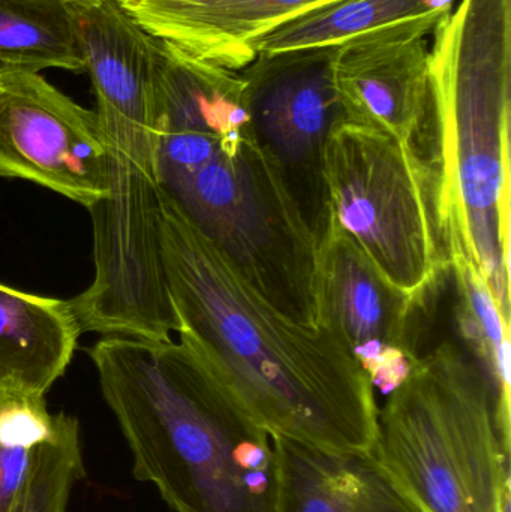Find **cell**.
Here are the masks:
<instances>
[{
	"label": "cell",
	"instance_id": "cell-1",
	"mask_svg": "<svg viewBox=\"0 0 511 512\" xmlns=\"http://www.w3.org/2000/svg\"><path fill=\"white\" fill-rule=\"evenodd\" d=\"M161 245L179 340L257 426L272 438L372 454L374 384L329 331L264 300L165 192Z\"/></svg>",
	"mask_w": 511,
	"mask_h": 512
},
{
	"label": "cell",
	"instance_id": "cell-2",
	"mask_svg": "<svg viewBox=\"0 0 511 512\" xmlns=\"http://www.w3.org/2000/svg\"><path fill=\"white\" fill-rule=\"evenodd\" d=\"M138 481L174 512H276L273 439L182 340L104 336L90 348Z\"/></svg>",
	"mask_w": 511,
	"mask_h": 512
},
{
	"label": "cell",
	"instance_id": "cell-3",
	"mask_svg": "<svg viewBox=\"0 0 511 512\" xmlns=\"http://www.w3.org/2000/svg\"><path fill=\"white\" fill-rule=\"evenodd\" d=\"M431 36L426 138L441 246L476 264L510 321L511 0H462Z\"/></svg>",
	"mask_w": 511,
	"mask_h": 512
},
{
	"label": "cell",
	"instance_id": "cell-4",
	"mask_svg": "<svg viewBox=\"0 0 511 512\" xmlns=\"http://www.w3.org/2000/svg\"><path fill=\"white\" fill-rule=\"evenodd\" d=\"M372 454L420 512H510V417L449 340L390 391Z\"/></svg>",
	"mask_w": 511,
	"mask_h": 512
},
{
	"label": "cell",
	"instance_id": "cell-5",
	"mask_svg": "<svg viewBox=\"0 0 511 512\" xmlns=\"http://www.w3.org/2000/svg\"><path fill=\"white\" fill-rule=\"evenodd\" d=\"M323 174L329 218L396 288L435 301L450 264L425 159L389 132L341 120L324 147Z\"/></svg>",
	"mask_w": 511,
	"mask_h": 512
},
{
	"label": "cell",
	"instance_id": "cell-6",
	"mask_svg": "<svg viewBox=\"0 0 511 512\" xmlns=\"http://www.w3.org/2000/svg\"><path fill=\"white\" fill-rule=\"evenodd\" d=\"M335 50L257 54L239 71L255 137L281 170L317 242L329 224L324 147L345 120L333 81Z\"/></svg>",
	"mask_w": 511,
	"mask_h": 512
},
{
	"label": "cell",
	"instance_id": "cell-7",
	"mask_svg": "<svg viewBox=\"0 0 511 512\" xmlns=\"http://www.w3.org/2000/svg\"><path fill=\"white\" fill-rule=\"evenodd\" d=\"M317 325L329 331L389 394L420 357L434 301L396 288L356 242L329 218L315 261Z\"/></svg>",
	"mask_w": 511,
	"mask_h": 512
},
{
	"label": "cell",
	"instance_id": "cell-8",
	"mask_svg": "<svg viewBox=\"0 0 511 512\" xmlns=\"http://www.w3.org/2000/svg\"><path fill=\"white\" fill-rule=\"evenodd\" d=\"M104 138L95 111L41 72L0 68V177L26 180L90 210L105 197Z\"/></svg>",
	"mask_w": 511,
	"mask_h": 512
},
{
	"label": "cell",
	"instance_id": "cell-9",
	"mask_svg": "<svg viewBox=\"0 0 511 512\" xmlns=\"http://www.w3.org/2000/svg\"><path fill=\"white\" fill-rule=\"evenodd\" d=\"M443 20L392 24L336 45L333 81L347 122L389 132L422 156L429 108L428 38Z\"/></svg>",
	"mask_w": 511,
	"mask_h": 512
},
{
	"label": "cell",
	"instance_id": "cell-10",
	"mask_svg": "<svg viewBox=\"0 0 511 512\" xmlns=\"http://www.w3.org/2000/svg\"><path fill=\"white\" fill-rule=\"evenodd\" d=\"M147 33L230 71L255 59L251 44L335 0H116Z\"/></svg>",
	"mask_w": 511,
	"mask_h": 512
},
{
	"label": "cell",
	"instance_id": "cell-11",
	"mask_svg": "<svg viewBox=\"0 0 511 512\" xmlns=\"http://www.w3.org/2000/svg\"><path fill=\"white\" fill-rule=\"evenodd\" d=\"M272 439L278 462L276 512H420L374 454Z\"/></svg>",
	"mask_w": 511,
	"mask_h": 512
},
{
	"label": "cell",
	"instance_id": "cell-12",
	"mask_svg": "<svg viewBox=\"0 0 511 512\" xmlns=\"http://www.w3.org/2000/svg\"><path fill=\"white\" fill-rule=\"evenodd\" d=\"M83 333L71 303L0 283V388L45 396Z\"/></svg>",
	"mask_w": 511,
	"mask_h": 512
},
{
	"label": "cell",
	"instance_id": "cell-13",
	"mask_svg": "<svg viewBox=\"0 0 511 512\" xmlns=\"http://www.w3.org/2000/svg\"><path fill=\"white\" fill-rule=\"evenodd\" d=\"M455 0H335L305 12L251 44L257 54L336 47L354 36L405 21L437 18L453 11Z\"/></svg>",
	"mask_w": 511,
	"mask_h": 512
},
{
	"label": "cell",
	"instance_id": "cell-14",
	"mask_svg": "<svg viewBox=\"0 0 511 512\" xmlns=\"http://www.w3.org/2000/svg\"><path fill=\"white\" fill-rule=\"evenodd\" d=\"M0 68L86 72L68 0H0Z\"/></svg>",
	"mask_w": 511,
	"mask_h": 512
},
{
	"label": "cell",
	"instance_id": "cell-15",
	"mask_svg": "<svg viewBox=\"0 0 511 512\" xmlns=\"http://www.w3.org/2000/svg\"><path fill=\"white\" fill-rule=\"evenodd\" d=\"M455 277V319L477 366L491 384L501 411L510 417V321L504 318L473 261L462 252L449 256Z\"/></svg>",
	"mask_w": 511,
	"mask_h": 512
},
{
	"label": "cell",
	"instance_id": "cell-16",
	"mask_svg": "<svg viewBox=\"0 0 511 512\" xmlns=\"http://www.w3.org/2000/svg\"><path fill=\"white\" fill-rule=\"evenodd\" d=\"M63 415L48 409L45 396L0 388V512H8L20 495L36 454Z\"/></svg>",
	"mask_w": 511,
	"mask_h": 512
},
{
	"label": "cell",
	"instance_id": "cell-17",
	"mask_svg": "<svg viewBox=\"0 0 511 512\" xmlns=\"http://www.w3.org/2000/svg\"><path fill=\"white\" fill-rule=\"evenodd\" d=\"M84 475L77 418L63 415L59 429L36 454L32 472L8 512H68L75 483Z\"/></svg>",
	"mask_w": 511,
	"mask_h": 512
},
{
	"label": "cell",
	"instance_id": "cell-18",
	"mask_svg": "<svg viewBox=\"0 0 511 512\" xmlns=\"http://www.w3.org/2000/svg\"><path fill=\"white\" fill-rule=\"evenodd\" d=\"M71 3H84V2H92V0H68Z\"/></svg>",
	"mask_w": 511,
	"mask_h": 512
}]
</instances>
